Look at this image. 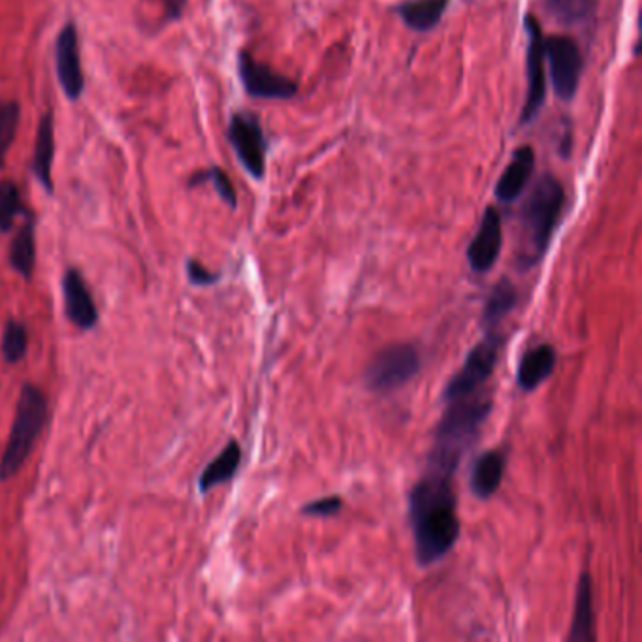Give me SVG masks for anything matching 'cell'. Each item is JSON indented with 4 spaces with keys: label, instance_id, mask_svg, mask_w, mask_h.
<instances>
[{
    "label": "cell",
    "instance_id": "cell-1",
    "mask_svg": "<svg viewBox=\"0 0 642 642\" xmlns=\"http://www.w3.org/2000/svg\"><path fill=\"white\" fill-rule=\"evenodd\" d=\"M452 478L428 471L409 492V523L420 567L441 562L460 539L458 497Z\"/></svg>",
    "mask_w": 642,
    "mask_h": 642
},
{
    "label": "cell",
    "instance_id": "cell-2",
    "mask_svg": "<svg viewBox=\"0 0 642 642\" xmlns=\"http://www.w3.org/2000/svg\"><path fill=\"white\" fill-rule=\"evenodd\" d=\"M565 189L554 173L536 179L520 207L518 270L528 272L547 257L565 207Z\"/></svg>",
    "mask_w": 642,
    "mask_h": 642
},
{
    "label": "cell",
    "instance_id": "cell-3",
    "mask_svg": "<svg viewBox=\"0 0 642 642\" xmlns=\"http://www.w3.org/2000/svg\"><path fill=\"white\" fill-rule=\"evenodd\" d=\"M492 409L494 404L478 392L447 402V409L433 433L426 470L454 477L465 452L477 441Z\"/></svg>",
    "mask_w": 642,
    "mask_h": 642
},
{
    "label": "cell",
    "instance_id": "cell-4",
    "mask_svg": "<svg viewBox=\"0 0 642 642\" xmlns=\"http://www.w3.org/2000/svg\"><path fill=\"white\" fill-rule=\"evenodd\" d=\"M47 418H49V402L46 394L36 384H23L18 405H15V417L7 449L0 457L2 483L14 478L23 470V465L33 452L34 444L46 428Z\"/></svg>",
    "mask_w": 642,
    "mask_h": 642
},
{
    "label": "cell",
    "instance_id": "cell-5",
    "mask_svg": "<svg viewBox=\"0 0 642 642\" xmlns=\"http://www.w3.org/2000/svg\"><path fill=\"white\" fill-rule=\"evenodd\" d=\"M504 347L505 336L502 331H484V338L468 352L462 370L454 373L449 379V383L444 384V404L452 402V399L477 394L494 375L497 360H499Z\"/></svg>",
    "mask_w": 642,
    "mask_h": 642
},
{
    "label": "cell",
    "instance_id": "cell-6",
    "mask_svg": "<svg viewBox=\"0 0 642 642\" xmlns=\"http://www.w3.org/2000/svg\"><path fill=\"white\" fill-rule=\"evenodd\" d=\"M420 371V354L410 343H392L371 358L364 370V386L375 394H392L404 388Z\"/></svg>",
    "mask_w": 642,
    "mask_h": 642
},
{
    "label": "cell",
    "instance_id": "cell-7",
    "mask_svg": "<svg viewBox=\"0 0 642 642\" xmlns=\"http://www.w3.org/2000/svg\"><path fill=\"white\" fill-rule=\"evenodd\" d=\"M544 60L549 63L550 81L557 99L571 102L578 93L583 78L584 57L581 47L567 34L544 38Z\"/></svg>",
    "mask_w": 642,
    "mask_h": 642
},
{
    "label": "cell",
    "instance_id": "cell-8",
    "mask_svg": "<svg viewBox=\"0 0 642 642\" xmlns=\"http://www.w3.org/2000/svg\"><path fill=\"white\" fill-rule=\"evenodd\" d=\"M226 139L236 153L241 168L255 181H262L266 176L268 139L259 117L251 112H234L226 131Z\"/></svg>",
    "mask_w": 642,
    "mask_h": 642
},
{
    "label": "cell",
    "instance_id": "cell-9",
    "mask_svg": "<svg viewBox=\"0 0 642 642\" xmlns=\"http://www.w3.org/2000/svg\"><path fill=\"white\" fill-rule=\"evenodd\" d=\"M523 31L528 34L526 49V74H528V93L523 100L518 126H528L539 117L544 99H547V78H544V36L541 23L536 15L523 18Z\"/></svg>",
    "mask_w": 642,
    "mask_h": 642
},
{
    "label": "cell",
    "instance_id": "cell-10",
    "mask_svg": "<svg viewBox=\"0 0 642 642\" xmlns=\"http://www.w3.org/2000/svg\"><path fill=\"white\" fill-rule=\"evenodd\" d=\"M238 74L241 86L251 99L291 100L299 94V83L283 74L259 63L249 52L238 54Z\"/></svg>",
    "mask_w": 642,
    "mask_h": 642
},
{
    "label": "cell",
    "instance_id": "cell-11",
    "mask_svg": "<svg viewBox=\"0 0 642 642\" xmlns=\"http://www.w3.org/2000/svg\"><path fill=\"white\" fill-rule=\"evenodd\" d=\"M55 70L60 89L70 102L81 99L86 91V74L81 67L80 34L72 21L63 25L55 41Z\"/></svg>",
    "mask_w": 642,
    "mask_h": 642
},
{
    "label": "cell",
    "instance_id": "cell-12",
    "mask_svg": "<svg viewBox=\"0 0 642 642\" xmlns=\"http://www.w3.org/2000/svg\"><path fill=\"white\" fill-rule=\"evenodd\" d=\"M504 247V221L497 207L488 205L483 213V219L477 233L468 246V262L475 273H488L496 266Z\"/></svg>",
    "mask_w": 642,
    "mask_h": 642
},
{
    "label": "cell",
    "instance_id": "cell-13",
    "mask_svg": "<svg viewBox=\"0 0 642 642\" xmlns=\"http://www.w3.org/2000/svg\"><path fill=\"white\" fill-rule=\"evenodd\" d=\"M60 286H63V302H65V315L68 320L78 330H93L94 326L99 325V307L87 286L83 273L78 268H67Z\"/></svg>",
    "mask_w": 642,
    "mask_h": 642
},
{
    "label": "cell",
    "instance_id": "cell-14",
    "mask_svg": "<svg viewBox=\"0 0 642 642\" xmlns=\"http://www.w3.org/2000/svg\"><path fill=\"white\" fill-rule=\"evenodd\" d=\"M536 149L523 144L513 151L509 165L505 166L504 173L497 179L494 196L504 204L517 202L536 172Z\"/></svg>",
    "mask_w": 642,
    "mask_h": 642
},
{
    "label": "cell",
    "instance_id": "cell-15",
    "mask_svg": "<svg viewBox=\"0 0 642 642\" xmlns=\"http://www.w3.org/2000/svg\"><path fill=\"white\" fill-rule=\"evenodd\" d=\"M54 160H55V115L52 110H47L42 115L34 139L33 162H31V172L34 178L41 181L44 191L47 194H54Z\"/></svg>",
    "mask_w": 642,
    "mask_h": 642
},
{
    "label": "cell",
    "instance_id": "cell-16",
    "mask_svg": "<svg viewBox=\"0 0 642 642\" xmlns=\"http://www.w3.org/2000/svg\"><path fill=\"white\" fill-rule=\"evenodd\" d=\"M557 364V352L550 343L536 345L520 358L517 371L518 388L533 392L554 373Z\"/></svg>",
    "mask_w": 642,
    "mask_h": 642
},
{
    "label": "cell",
    "instance_id": "cell-17",
    "mask_svg": "<svg viewBox=\"0 0 642 642\" xmlns=\"http://www.w3.org/2000/svg\"><path fill=\"white\" fill-rule=\"evenodd\" d=\"M507 458L504 451H486L475 458L471 465L470 491L478 499L496 496L504 483Z\"/></svg>",
    "mask_w": 642,
    "mask_h": 642
},
{
    "label": "cell",
    "instance_id": "cell-18",
    "mask_svg": "<svg viewBox=\"0 0 642 642\" xmlns=\"http://www.w3.org/2000/svg\"><path fill=\"white\" fill-rule=\"evenodd\" d=\"M518 289L510 279L504 278L492 286L486 302L483 305V315H481V325L484 331L499 330V326L510 313L515 312L518 305Z\"/></svg>",
    "mask_w": 642,
    "mask_h": 642
},
{
    "label": "cell",
    "instance_id": "cell-19",
    "mask_svg": "<svg viewBox=\"0 0 642 642\" xmlns=\"http://www.w3.org/2000/svg\"><path fill=\"white\" fill-rule=\"evenodd\" d=\"M592 576L588 573H581L576 584L575 615L571 623L570 642H594L596 633V616H594V597H592Z\"/></svg>",
    "mask_w": 642,
    "mask_h": 642
},
{
    "label": "cell",
    "instance_id": "cell-20",
    "mask_svg": "<svg viewBox=\"0 0 642 642\" xmlns=\"http://www.w3.org/2000/svg\"><path fill=\"white\" fill-rule=\"evenodd\" d=\"M241 457H244V452H241L238 441L230 439L225 449L213 458L212 462L205 465L204 471L200 473V492L207 494L221 484L230 483L241 465Z\"/></svg>",
    "mask_w": 642,
    "mask_h": 642
},
{
    "label": "cell",
    "instance_id": "cell-21",
    "mask_svg": "<svg viewBox=\"0 0 642 642\" xmlns=\"http://www.w3.org/2000/svg\"><path fill=\"white\" fill-rule=\"evenodd\" d=\"M449 0H407L396 8L404 25L415 33H430L443 20Z\"/></svg>",
    "mask_w": 642,
    "mask_h": 642
},
{
    "label": "cell",
    "instance_id": "cell-22",
    "mask_svg": "<svg viewBox=\"0 0 642 642\" xmlns=\"http://www.w3.org/2000/svg\"><path fill=\"white\" fill-rule=\"evenodd\" d=\"M10 264L25 281L33 279L36 266V223L31 212L25 213V221L10 244Z\"/></svg>",
    "mask_w": 642,
    "mask_h": 642
},
{
    "label": "cell",
    "instance_id": "cell-23",
    "mask_svg": "<svg viewBox=\"0 0 642 642\" xmlns=\"http://www.w3.org/2000/svg\"><path fill=\"white\" fill-rule=\"evenodd\" d=\"M27 212L18 183L12 179H2L0 181V233H10L14 228L15 219Z\"/></svg>",
    "mask_w": 642,
    "mask_h": 642
},
{
    "label": "cell",
    "instance_id": "cell-24",
    "mask_svg": "<svg viewBox=\"0 0 642 642\" xmlns=\"http://www.w3.org/2000/svg\"><path fill=\"white\" fill-rule=\"evenodd\" d=\"M29 349V330L27 326L21 320H8L2 330V341H0V352L8 364H18L21 362Z\"/></svg>",
    "mask_w": 642,
    "mask_h": 642
},
{
    "label": "cell",
    "instance_id": "cell-25",
    "mask_svg": "<svg viewBox=\"0 0 642 642\" xmlns=\"http://www.w3.org/2000/svg\"><path fill=\"white\" fill-rule=\"evenodd\" d=\"M204 183H212L215 192L219 194V199L225 202L230 210L238 207V192L234 189L233 181L228 178V173L221 168V166H210L207 170L202 172H194L189 179V187H200Z\"/></svg>",
    "mask_w": 642,
    "mask_h": 642
},
{
    "label": "cell",
    "instance_id": "cell-26",
    "mask_svg": "<svg viewBox=\"0 0 642 642\" xmlns=\"http://www.w3.org/2000/svg\"><path fill=\"white\" fill-rule=\"evenodd\" d=\"M21 106L15 100H0V168L7 165L8 151L14 146L20 128Z\"/></svg>",
    "mask_w": 642,
    "mask_h": 642
},
{
    "label": "cell",
    "instance_id": "cell-27",
    "mask_svg": "<svg viewBox=\"0 0 642 642\" xmlns=\"http://www.w3.org/2000/svg\"><path fill=\"white\" fill-rule=\"evenodd\" d=\"M544 8L563 25H576L588 20L596 8V0H544Z\"/></svg>",
    "mask_w": 642,
    "mask_h": 642
},
{
    "label": "cell",
    "instance_id": "cell-28",
    "mask_svg": "<svg viewBox=\"0 0 642 642\" xmlns=\"http://www.w3.org/2000/svg\"><path fill=\"white\" fill-rule=\"evenodd\" d=\"M343 509V499L339 496L318 497L302 507V515L305 517L330 518L336 517L339 510Z\"/></svg>",
    "mask_w": 642,
    "mask_h": 642
},
{
    "label": "cell",
    "instance_id": "cell-29",
    "mask_svg": "<svg viewBox=\"0 0 642 642\" xmlns=\"http://www.w3.org/2000/svg\"><path fill=\"white\" fill-rule=\"evenodd\" d=\"M185 270L187 278H189L192 285L212 286L215 285V283H219L221 273L207 270L204 264H200L199 260H187Z\"/></svg>",
    "mask_w": 642,
    "mask_h": 642
},
{
    "label": "cell",
    "instance_id": "cell-30",
    "mask_svg": "<svg viewBox=\"0 0 642 642\" xmlns=\"http://www.w3.org/2000/svg\"><path fill=\"white\" fill-rule=\"evenodd\" d=\"M185 2L187 0H162V4H165L166 14H168V18H172V20H179L181 14H183V10H185Z\"/></svg>",
    "mask_w": 642,
    "mask_h": 642
}]
</instances>
